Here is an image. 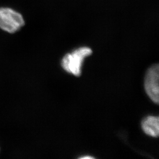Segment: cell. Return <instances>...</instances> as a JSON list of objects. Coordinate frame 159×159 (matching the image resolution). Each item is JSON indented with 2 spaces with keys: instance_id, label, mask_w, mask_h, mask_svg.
I'll list each match as a JSON object with an SVG mask.
<instances>
[{
  "instance_id": "6da1fadb",
  "label": "cell",
  "mask_w": 159,
  "mask_h": 159,
  "mask_svg": "<svg viewBox=\"0 0 159 159\" xmlns=\"http://www.w3.org/2000/svg\"><path fill=\"white\" fill-rule=\"evenodd\" d=\"M92 53L88 47H81L74 50L72 53H68L63 57L61 66L65 71L76 76L81 75V66L84 59Z\"/></svg>"
},
{
  "instance_id": "7a4b0ae2",
  "label": "cell",
  "mask_w": 159,
  "mask_h": 159,
  "mask_svg": "<svg viewBox=\"0 0 159 159\" xmlns=\"http://www.w3.org/2000/svg\"><path fill=\"white\" fill-rule=\"evenodd\" d=\"M25 24L22 15L8 7L0 8V29L9 33L18 32Z\"/></svg>"
},
{
  "instance_id": "3957f363",
  "label": "cell",
  "mask_w": 159,
  "mask_h": 159,
  "mask_svg": "<svg viewBox=\"0 0 159 159\" xmlns=\"http://www.w3.org/2000/svg\"><path fill=\"white\" fill-rule=\"evenodd\" d=\"M159 66L158 64L151 66L146 74L144 87L146 92L153 102L159 104Z\"/></svg>"
},
{
  "instance_id": "277c9868",
  "label": "cell",
  "mask_w": 159,
  "mask_h": 159,
  "mask_svg": "<svg viewBox=\"0 0 159 159\" xmlns=\"http://www.w3.org/2000/svg\"><path fill=\"white\" fill-rule=\"evenodd\" d=\"M159 119L158 116H149L142 122V128L147 135L158 137L159 134Z\"/></svg>"
},
{
  "instance_id": "5b68a950",
  "label": "cell",
  "mask_w": 159,
  "mask_h": 159,
  "mask_svg": "<svg viewBox=\"0 0 159 159\" xmlns=\"http://www.w3.org/2000/svg\"><path fill=\"white\" fill-rule=\"evenodd\" d=\"M80 159H94V157H93L91 156H84V157H80Z\"/></svg>"
}]
</instances>
